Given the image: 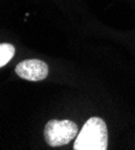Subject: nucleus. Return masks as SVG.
Instances as JSON below:
<instances>
[{
	"label": "nucleus",
	"mask_w": 135,
	"mask_h": 150,
	"mask_svg": "<svg viewBox=\"0 0 135 150\" xmlns=\"http://www.w3.org/2000/svg\"><path fill=\"white\" fill-rule=\"evenodd\" d=\"M75 150H106L107 127L101 118L93 117L84 122L83 127L76 136Z\"/></svg>",
	"instance_id": "nucleus-1"
},
{
	"label": "nucleus",
	"mask_w": 135,
	"mask_h": 150,
	"mask_svg": "<svg viewBox=\"0 0 135 150\" xmlns=\"http://www.w3.org/2000/svg\"><path fill=\"white\" fill-rule=\"evenodd\" d=\"M77 125L71 120H50L44 131L45 141L50 146L66 145L77 136Z\"/></svg>",
	"instance_id": "nucleus-2"
},
{
	"label": "nucleus",
	"mask_w": 135,
	"mask_h": 150,
	"mask_svg": "<svg viewBox=\"0 0 135 150\" xmlns=\"http://www.w3.org/2000/svg\"><path fill=\"white\" fill-rule=\"evenodd\" d=\"M16 73L18 77L30 81V82H40L44 81L48 74V66L45 61L39 59H27L21 61L16 66Z\"/></svg>",
	"instance_id": "nucleus-3"
},
{
	"label": "nucleus",
	"mask_w": 135,
	"mask_h": 150,
	"mask_svg": "<svg viewBox=\"0 0 135 150\" xmlns=\"http://www.w3.org/2000/svg\"><path fill=\"white\" fill-rule=\"evenodd\" d=\"M15 55V47L10 43H0V67L5 66Z\"/></svg>",
	"instance_id": "nucleus-4"
}]
</instances>
